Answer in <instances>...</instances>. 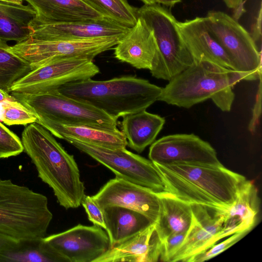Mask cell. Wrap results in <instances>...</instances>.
I'll list each match as a JSON object with an SVG mask.
<instances>
[{
    "instance_id": "6",
    "label": "cell",
    "mask_w": 262,
    "mask_h": 262,
    "mask_svg": "<svg viewBox=\"0 0 262 262\" xmlns=\"http://www.w3.org/2000/svg\"><path fill=\"white\" fill-rule=\"evenodd\" d=\"M152 30L157 55L150 72L157 79L169 81L194 62L180 32L178 23L168 9L159 4L144 5L137 9Z\"/></svg>"
},
{
    "instance_id": "17",
    "label": "cell",
    "mask_w": 262,
    "mask_h": 262,
    "mask_svg": "<svg viewBox=\"0 0 262 262\" xmlns=\"http://www.w3.org/2000/svg\"><path fill=\"white\" fill-rule=\"evenodd\" d=\"M152 30L138 16L136 24L119 40L114 48L115 57L138 69H151L157 55Z\"/></svg>"
},
{
    "instance_id": "24",
    "label": "cell",
    "mask_w": 262,
    "mask_h": 262,
    "mask_svg": "<svg viewBox=\"0 0 262 262\" xmlns=\"http://www.w3.org/2000/svg\"><path fill=\"white\" fill-rule=\"evenodd\" d=\"M111 247L135 235L154 223L143 214L118 206L102 209Z\"/></svg>"
},
{
    "instance_id": "30",
    "label": "cell",
    "mask_w": 262,
    "mask_h": 262,
    "mask_svg": "<svg viewBox=\"0 0 262 262\" xmlns=\"http://www.w3.org/2000/svg\"><path fill=\"white\" fill-rule=\"evenodd\" d=\"M0 121L5 124L26 125L36 122V115L17 99L0 102Z\"/></svg>"
},
{
    "instance_id": "19",
    "label": "cell",
    "mask_w": 262,
    "mask_h": 262,
    "mask_svg": "<svg viewBox=\"0 0 262 262\" xmlns=\"http://www.w3.org/2000/svg\"><path fill=\"white\" fill-rule=\"evenodd\" d=\"M162 242L154 223L111 248L95 262H156L160 260Z\"/></svg>"
},
{
    "instance_id": "15",
    "label": "cell",
    "mask_w": 262,
    "mask_h": 262,
    "mask_svg": "<svg viewBox=\"0 0 262 262\" xmlns=\"http://www.w3.org/2000/svg\"><path fill=\"white\" fill-rule=\"evenodd\" d=\"M31 37L38 40H75L99 37L121 38L130 28L110 19L67 23H45L35 18L30 24Z\"/></svg>"
},
{
    "instance_id": "29",
    "label": "cell",
    "mask_w": 262,
    "mask_h": 262,
    "mask_svg": "<svg viewBox=\"0 0 262 262\" xmlns=\"http://www.w3.org/2000/svg\"><path fill=\"white\" fill-rule=\"evenodd\" d=\"M81 1L105 17L128 28L133 27L137 21V9L126 0Z\"/></svg>"
},
{
    "instance_id": "12",
    "label": "cell",
    "mask_w": 262,
    "mask_h": 262,
    "mask_svg": "<svg viewBox=\"0 0 262 262\" xmlns=\"http://www.w3.org/2000/svg\"><path fill=\"white\" fill-rule=\"evenodd\" d=\"M43 239L64 262H95L111 247L106 231L96 225L78 224Z\"/></svg>"
},
{
    "instance_id": "8",
    "label": "cell",
    "mask_w": 262,
    "mask_h": 262,
    "mask_svg": "<svg viewBox=\"0 0 262 262\" xmlns=\"http://www.w3.org/2000/svg\"><path fill=\"white\" fill-rule=\"evenodd\" d=\"M65 140L110 169L116 177L157 194L168 193L161 173L151 160L126 148H111L72 138Z\"/></svg>"
},
{
    "instance_id": "3",
    "label": "cell",
    "mask_w": 262,
    "mask_h": 262,
    "mask_svg": "<svg viewBox=\"0 0 262 262\" xmlns=\"http://www.w3.org/2000/svg\"><path fill=\"white\" fill-rule=\"evenodd\" d=\"M247 76L207 60L193 63L168 81L158 101L189 108L210 99L221 111L230 112L234 100L233 86Z\"/></svg>"
},
{
    "instance_id": "32",
    "label": "cell",
    "mask_w": 262,
    "mask_h": 262,
    "mask_svg": "<svg viewBox=\"0 0 262 262\" xmlns=\"http://www.w3.org/2000/svg\"><path fill=\"white\" fill-rule=\"evenodd\" d=\"M23 151L21 140L0 122V159L16 156Z\"/></svg>"
},
{
    "instance_id": "10",
    "label": "cell",
    "mask_w": 262,
    "mask_h": 262,
    "mask_svg": "<svg viewBox=\"0 0 262 262\" xmlns=\"http://www.w3.org/2000/svg\"><path fill=\"white\" fill-rule=\"evenodd\" d=\"M121 38L99 37L75 40H38L30 37L10 47L12 52L33 69L45 64L73 58L93 59L115 47Z\"/></svg>"
},
{
    "instance_id": "1",
    "label": "cell",
    "mask_w": 262,
    "mask_h": 262,
    "mask_svg": "<svg viewBox=\"0 0 262 262\" xmlns=\"http://www.w3.org/2000/svg\"><path fill=\"white\" fill-rule=\"evenodd\" d=\"M21 141L38 177L53 190L59 205L66 209L81 205L85 187L74 156L36 122L24 129Z\"/></svg>"
},
{
    "instance_id": "7",
    "label": "cell",
    "mask_w": 262,
    "mask_h": 262,
    "mask_svg": "<svg viewBox=\"0 0 262 262\" xmlns=\"http://www.w3.org/2000/svg\"><path fill=\"white\" fill-rule=\"evenodd\" d=\"M37 117V123L52 122L66 125L118 130V119L103 111L60 93L38 94L10 93Z\"/></svg>"
},
{
    "instance_id": "28",
    "label": "cell",
    "mask_w": 262,
    "mask_h": 262,
    "mask_svg": "<svg viewBox=\"0 0 262 262\" xmlns=\"http://www.w3.org/2000/svg\"><path fill=\"white\" fill-rule=\"evenodd\" d=\"M0 40V89L9 93L14 83L32 70L31 66Z\"/></svg>"
},
{
    "instance_id": "38",
    "label": "cell",
    "mask_w": 262,
    "mask_h": 262,
    "mask_svg": "<svg viewBox=\"0 0 262 262\" xmlns=\"http://www.w3.org/2000/svg\"><path fill=\"white\" fill-rule=\"evenodd\" d=\"M226 6L234 9L236 18H238L243 13V0H223Z\"/></svg>"
},
{
    "instance_id": "16",
    "label": "cell",
    "mask_w": 262,
    "mask_h": 262,
    "mask_svg": "<svg viewBox=\"0 0 262 262\" xmlns=\"http://www.w3.org/2000/svg\"><path fill=\"white\" fill-rule=\"evenodd\" d=\"M92 198L101 209L112 206L126 207L143 214L154 223L159 216L158 194L117 177L108 181Z\"/></svg>"
},
{
    "instance_id": "37",
    "label": "cell",
    "mask_w": 262,
    "mask_h": 262,
    "mask_svg": "<svg viewBox=\"0 0 262 262\" xmlns=\"http://www.w3.org/2000/svg\"><path fill=\"white\" fill-rule=\"evenodd\" d=\"M261 6L260 5L259 11L257 14V17L256 18V20L254 22L252 28V33L251 35L253 38L254 41L257 45V42H260L261 37ZM259 50H260L259 48Z\"/></svg>"
},
{
    "instance_id": "9",
    "label": "cell",
    "mask_w": 262,
    "mask_h": 262,
    "mask_svg": "<svg viewBox=\"0 0 262 262\" xmlns=\"http://www.w3.org/2000/svg\"><path fill=\"white\" fill-rule=\"evenodd\" d=\"M205 23L223 49L234 70L245 75L248 80L258 79L261 74V51L249 33L236 20L219 11H210Z\"/></svg>"
},
{
    "instance_id": "13",
    "label": "cell",
    "mask_w": 262,
    "mask_h": 262,
    "mask_svg": "<svg viewBox=\"0 0 262 262\" xmlns=\"http://www.w3.org/2000/svg\"><path fill=\"white\" fill-rule=\"evenodd\" d=\"M148 157L154 163L160 165L223 166L214 148L193 134H177L162 137L151 144Z\"/></svg>"
},
{
    "instance_id": "11",
    "label": "cell",
    "mask_w": 262,
    "mask_h": 262,
    "mask_svg": "<svg viewBox=\"0 0 262 262\" xmlns=\"http://www.w3.org/2000/svg\"><path fill=\"white\" fill-rule=\"evenodd\" d=\"M93 60L73 58L53 61L34 69L11 87L10 93L38 94L54 92L74 81L92 78L99 73Z\"/></svg>"
},
{
    "instance_id": "40",
    "label": "cell",
    "mask_w": 262,
    "mask_h": 262,
    "mask_svg": "<svg viewBox=\"0 0 262 262\" xmlns=\"http://www.w3.org/2000/svg\"><path fill=\"white\" fill-rule=\"evenodd\" d=\"M15 97L9 93L0 89V102L5 100H14Z\"/></svg>"
},
{
    "instance_id": "42",
    "label": "cell",
    "mask_w": 262,
    "mask_h": 262,
    "mask_svg": "<svg viewBox=\"0 0 262 262\" xmlns=\"http://www.w3.org/2000/svg\"><path fill=\"white\" fill-rule=\"evenodd\" d=\"M142 2L144 5H150L157 4L155 0H139Z\"/></svg>"
},
{
    "instance_id": "35",
    "label": "cell",
    "mask_w": 262,
    "mask_h": 262,
    "mask_svg": "<svg viewBox=\"0 0 262 262\" xmlns=\"http://www.w3.org/2000/svg\"><path fill=\"white\" fill-rule=\"evenodd\" d=\"M259 84L256 93L255 101L253 106L252 113V117L248 125V129L252 133L255 132L259 123V120L261 113V74L259 75Z\"/></svg>"
},
{
    "instance_id": "31",
    "label": "cell",
    "mask_w": 262,
    "mask_h": 262,
    "mask_svg": "<svg viewBox=\"0 0 262 262\" xmlns=\"http://www.w3.org/2000/svg\"><path fill=\"white\" fill-rule=\"evenodd\" d=\"M248 232L247 231H243L234 233L230 235L229 237L223 242L217 244L215 243L207 249L192 255L187 260L186 262H202L209 260L218 255L234 245Z\"/></svg>"
},
{
    "instance_id": "2",
    "label": "cell",
    "mask_w": 262,
    "mask_h": 262,
    "mask_svg": "<svg viewBox=\"0 0 262 262\" xmlns=\"http://www.w3.org/2000/svg\"><path fill=\"white\" fill-rule=\"evenodd\" d=\"M155 165L168 193L190 204L228 208L234 202L247 180L243 176L223 165Z\"/></svg>"
},
{
    "instance_id": "39",
    "label": "cell",
    "mask_w": 262,
    "mask_h": 262,
    "mask_svg": "<svg viewBox=\"0 0 262 262\" xmlns=\"http://www.w3.org/2000/svg\"><path fill=\"white\" fill-rule=\"evenodd\" d=\"M157 4H161L166 7H173L176 4L180 3L182 0H155Z\"/></svg>"
},
{
    "instance_id": "26",
    "label": "cell",
    "mask_w": 262,
    "mask_h": 262,
    "mask_svg": "<svg viewBox=\"0 0 262 262\" xmlns=\"http://www.w3.org/2000/svg\"><path fill=\"white\" fill-rule=\"evenodd\" d=\"M37 13L29 4L0 3V40L19 42L31 37L30 24Z\"/></svg>"
},
{
    "instance_id": "21",
    "label": "cell",
    "mask_w": 262,
    "mask_h": 262,
    "mask_svg": "<svg viewBox=\"0 0 262 262\" xmlns=\"http://www.w3.org/2000/svg\"><path fill=\"white\" fill-rule=\"evenodd\" d=\"M35 10V19L45 23H67L105 17L81 0H25Z\"/></svg>"
},
{
    "instance_id": "33",
    "label": "cell",
    "mask_w": 262,
    "mask_h": 262,
    "mask_svg": "<svg viewBox=\"0 0 262 262\" xmlns=\"http://www.w3.org/2000/svg\"><path fill=\"white\" fill-rule=\"evenodd\" d=\"M187 233L172 234L162 242L160 260L169 262L170 258L182 244Z\"/></svg>"
},
{
    "instance_id": "14",
    "label": "cell",
    "mask_w": 262,
    "mask_h": 262,
    "mask_svg": "<svg viewBox=\"0 0 262 262\" xmlns=\"http://www.w3.org/2000/svg\"><path fill=\"white\" fill-rule=\"evenodd\" d=\"M192 223L179 248L169 262L185 261L220 240L226 208L191 203Z\"/></svg>"
},
{
    "instance_id": "22",
    "label": "cell",
    "mask_w": 262,
    "mask_h": 262,
    "mask_svg": "<svg viewBox=\"0 0 262 262\" xmlns=\"http://www.w3.org/2000/svg\"><path fill=\"white\" fill-rule=\"evenodd\" d=\"M121 123L127 145L138 153L151 144L162 129L165 119L146 110L126 115Z\"/></svg>"
},
{
    "instance_id": "41",
    "label": "cell",
    "mask_w": 262,
    "mask_h": 262,
    "mask_svg": "<svg viewBox=\"0 0 262 262\" xmlns=\"http://www.w3.org/2000/svg\"><path fill=\"white\" fill-rule=\"evenodd\" d=\"M0 3L13 5H21L23 4V0H0Z\"/></svg>"
},
{
    "instance_id": "4",
    "label": "cell",
    "mask_w": 262,
    "mask_h": 262,
    "mask_svg": "<svg viewBox=\"0 0 262 262\" xmlns=\"http://www.w3.org/2000/svg\"><path fill=\"white\" fill-rule=\"evenodd\" d=\"M162 88L135 76H122L106 80L92 78L61 86L60 93L89 104L118 119L146 110L158 100Z\"/></svg>"
},
{
    "instance_id": "20",
    "label": "cell",
    "mask_w": 262,
    "mask_h": 262,
    "mask_svg": "<svg viewBox=\"0 0 262 262\" xmlns=\"http://www.w3.org/2000/svg\"><path fill=\"white\" fill-rule=\"evenodd\" d=\"M259 207L257 189L252 182L246 180L234 202L226 209L220 239L236 232H249L256 224Z\"/></svg>"
},
{
    "instance_id": "27",
    "label": "cell",
    "mask_w": 262,
    "mask_h": 262,
    "mask_svg": "<svg viewBox=\"0 0 262 262\" xmlns=\"http://www.w3.org/2000/svg\"><path fill=\"white\" fill-rule=\"evenodd\" d=\"M0 262H64L43 238L19 241L16 246L3 254Z\"/></svg>"
},
{
    "instance_id": "36",
    "label": "cell",
    "mask_w": 262,
    "mask_h": 262,
    "mask_svg": "<svg viewBox=\"0 0 262 262\" xmlns=\"http://www.w3.org/2000/svg\"><path fill=\"white\" fill-rule=\"evenodd\" d=\"M19 241L0 232V258L5 252L14 248Z\"/></svg>"
},
{
    "instance_id": "18",
    "label": "cell",
    "mask_w": 262,
    "mask_h": 262,
    "mask_svg": "<svg viewBox=\"0 0 262 262\" xmlns=\"http://www.w3.org/2000/svg\"><path fill=\"white\" fill-rule=\"evenodd\" d=\"M178 25L194 61H209L234 70L229 57L208 29L204 17L178 21Z\"/></svg>"
},
{
    "instance_id": "34",
    "label": "cell",
    "mask_w": 262,
    "mask_h": 262,
    "mask_svg": "<svg viewBox=\"0 0 262 262\" xmlns=\"http://www.w3.org/2000/svg\"><path fill=\"white\" fill-rule=\"evenodd\" d=\"M81 205L85 209L88 219L94 225L105 229V223L102 210L94 201L92 196L85 195Z\"/></svg>"
},
{
    "instance_id": "25",
    "label": "cell",
    "mask_w": 262,
    "mask_h": 262,
    "mask_svg": "<svg viewBox=\"0 0 262 262\" xmlns=\"http://www.w3.org/2000/svg\"><path fill=\"white\" fill-rule=\"evenodd\" d=\"M55 137L72 138L111 148H126L127 141L121 131L105 130L83 126L66 125L52 122L41 124Z\"/></svg>"
},
{
    "instance_id": "23",
    "label": "cell",
    "mask_w": 262,
    "mask_h": 262,
    "mask_svg": "<svg viewBox=\"0 0 262 262\" xmlns=\"http://www.w3.org/2000/svg\"><path fill=\"white\" fill-rule=\"evenodd\" d=\"M158 195L160 211L154 224L161 242L172 234L187 233L193 219L190 204L168 193Z\"/></svg>"
},
{
    "instance_id": "5",
    "label": "cell",
    "mask_w": 262,
    "mask_h": 262,
    "mask_svg": "<svg viewBox=\"0 0 262 262\" xmlns=\"http://www.w3.org/2000/svg\"><path fill=\"white\" fill-rule=\"evenodd\" d=\"M52 218L45 195L11 180H0L1 233L18 241L42 238Z\"/></svg>"
}]
</instances>
